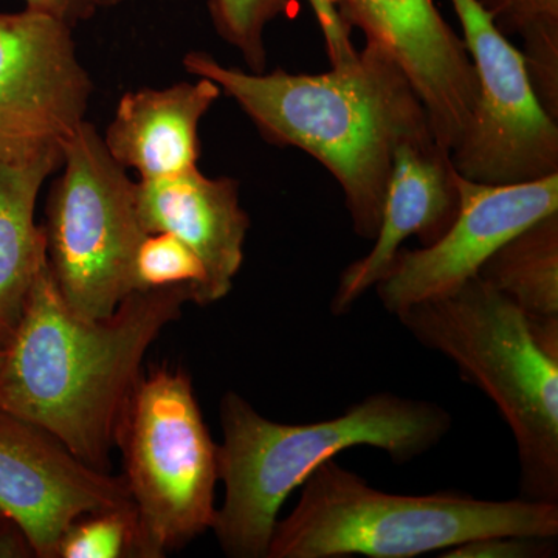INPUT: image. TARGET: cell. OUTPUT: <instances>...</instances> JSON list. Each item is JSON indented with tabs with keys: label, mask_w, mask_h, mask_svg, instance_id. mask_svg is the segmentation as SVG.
<instances>
[{
	"label": "cell",
	"mask_w": 558,
	"mask_h": 558,
	"mask_svg": "<svg viewBox=\"0 0 558 558\" xmlns=\"http://www.w3.org/2000/svg\"><path fill=\"white\" fill-rule=\"evenodd\" d=\"M116 447L135 508L130 557H167L213 527L219 446L185 371L142 373L117 422Z\"/></svg>",
	"instance_id": "cell-6"
},
{
	"label": "cell",
	"mask_w": 558,
	"mask_h": 558,
	"mask_svg": "<svg viewBox=\"0 0 558 558\" xmlns=\"http://www.w3.org/2000/svg\"><path fill=\"white\" fill-rule=\"evenodd\" d=\"M458 189L461 202L450 229L427 247L400 248L374 286L391 314L461 288L510 238L558 211V174L510 185H484L459 175Z\"/></svg>",
	"instance_id": "cell-11"
},
{
	"label": "cell",
	"mask_w": 558,
	"mask_h": 558,
	"mask_svg": "<svg viewBox=\"0 0 558 558\" xmlns=\"http://www.w3.org/2000/svg\"><path fill=\"white\" fill-rule=\"evenodd\" d=\"M61 167L43 226L47 266L73 314L110 317L134 292L135 253L148 234L138 218L137 182L86 120L62 146Z\"/></svg>",
	"instance_id": "cell-7"
},
{
	"label": "cell",
	"mask_w": 558,
	"mask_h": 558,
	"mask_svg": "<svg viewBox=\"0 0 558 558\" xmlns=\"http://www.w3.org/2000/svg\"><path fill=\"white\" fill-rule=\"evenodd\" d=\"M317 17L325 38L330 68L347 65L357 58L359 50L351 40V27L340 16L333 0H307Z\"/></svg>",
	"instance_id": "cell-23"
},
{
	"label": "cell",
	"mask_w": 558,
	"mask_h": 558,
	"mask_svg": "<svg viewBox=\"0 0 558 558\" xmlns=\"http://www.w3.org/2000/svg\"><path fill=\"white\" fill-rule=\"evenodd\" d=\"M502 35L523 40L538 100L558 120V0H478Z\"/></svg>",
	"instance_id": "cell-18"
},
{
	"label": "cell",
	"mask_w": 558,
	"mask_h": 558,
	"mask_svg": "<svg viewBox=\"0 0 558 558\" xmlns=\"http://www.w3.org/2000/svg\"><path fill=\"white\" fill-rule=\"evenodd\" d=\"M73 28L25 9L0 13V161L27 165L62 146L84 121L94 84Z\"/></svg>",
	"instance_id": "cell-9"
},
{
	"label": "cell",
	"mask_w": 558,
	"mask_h": 558,
	"mask_svg": "<svg viewBox=\"0 0 558 558\" xmlns=\"http://www.w3.org/2000/svg\"><path fill=\"white\" fill-rule=\"evenodd\" d=\"M207 282L204 264L196 253L171 233L146 234L135 253L132 289L149 290L191 284L196 304L204 306Z\"/></svg>",
	"instance_id": "cell-19"
},
{
	"label": "cell",
	"mask_w": 558,
	"mask_h": 558,
	"mask_svg": "<svg viewBox=\"0 0 558 558\" xmlns=\"http://www.w3.org/2000/svg\"><path fill=\"white\" fill-rule=\"evenodd\" d=\"M349 27L387 51L409 76L433 131L450 137L468 126L478 81L464 39L433 0H333Z\"/></svg>",
	"instance_id": "cell-12"
},
{
	"label": "cell",
	"mask_w": 558,
	"mask_h": 558,
	"mask_svg": "<svg viewBox=\"0 0 558 558\" xmlns=\"http://www.w3.org/2000/svg\"><path fill=\"white\" fill-rule=\"evenodd\" d=\"M116 510H135L123 476L89 468L47 429L0 410V515L33 557L58 558L76 520Z\"/></svg>",
	"instance_id": "cell-10"
},
{
	"label": "cell",
	"mask_w": 558,
	"mask_h": 558,
	"mask_svg": "<svg viewBox=\"0 0 558 558\" xmlns=\"http://www.w3.org/2000/svg\"><path fill=\"white\" fill-rule=\"evenodd\" d=\"M3 352H0V363H2Z\"/></svg>",
	"instance_id": "cell-26"
},
{
	"label": "cell",
	"mask_w": 558,
	"mask_h": 558,
	"mask_svg": "<svg viewBox=\"0 0 558 558\" xmlns=\"http://www.w3.org/2000/svg\"><path fill=\"white\" fill-rule=\"evenodd\" d=\"M289 3L290 0H209L208 9L216 33L240 51L248 72L264 73V32L288 10Z\"/></svg>",
	"instance_id": "cell-20"
},
{
	"label": "cell",
	"mask_w": 558,
	"mask_h": 558,
	"mask_svg": "<svg viewBox=\"0 0 558 558\" xmlns=\"http://www.w3.org/2000/svg\"><path fill=\"white\" fill-rule=\"evenodd\" d=\"M62 154L27 165L0 161V352H5L46 263V233L35 222L40 186L60 170Z\"/></svg>",
	"instance_id": "cell-16"
},
{
	"label": "cell",
	"mask_w": 558,
	"mask_h": 558,
	"mask_svg": "<svg viewBox=\"0 0 558 558\" xmlns=\"http://www.w3.org/2000/svg\"><path fill=\"white\" fill-rule=\"evenodd\" d=\"M137 209L146 233L174 234L202 260L207 274L204 306L229 295L244 263L250 229L236 179L207 178L194 168L172 178L140 180Z\"/></svg>",
	"instance_id": "cell-14"
},
{
	"label": "cell",
	"mask_w": 558,
	"mask_h": 558,
	"mask_svg": "<svg viewBox=\"0 0 558 558\" xmlns=\"http://www.w3.org/2000/svg\"><path fill=\"white\" fill-rule=\"evenodd\" d=\"M27 9L50 14L70 27L80 22L90 20L97 11L94 0H25Z\"/></svg>",
	"instance_id": "cell-24"
},
{
	"label": "cell",
	"mask_w": 558,
	"mask_h": 558,
	"mask_svg": "<svg viewBox=\"0 0 558 558\" xmlns=\"http://www.w3.org/2000/svg\"><path fill=\"white\" fill-rule=\"evenodd\" d=\"M300 487L295 509L275 524L267 558H411L490 535L558 537V502L387 494L333 458Z\"/></svg>",
	"instance_id": "cell-5"
},
{
	"label": "cell",
	"mask_w": 558,
	"mask_h": 558,
	"mask_svg": "<svg viewBox=\"0 0 558 558\" xmlns=\"http://www.w3.org/2000/svg\"><path fill=\"white\" fill-rule=\"evenodd\" d=\"M557 538L527 535H490L442 550V558H549L556 556Z\"/></svg>",
	"instance_id": "cell-22"
},
{
	"label": "cell",
	"mask_w": 558,
	"mask_h": 558,
	"mask_svg": "<svg viewBox=\"0 0 558 558\" xmlns=\"http://www.w3.org/2000/svg\"><path fill=\"white\" fill-rule=\"evenodd\" d=\"M135 510L92 513L62 535L58 558L130 557Z\"/></svg>",
	"instance_id": "cell-21"
},
{
	"label": "cell",
	"mask_w": 558,
	"mask_h": 558,
	"mask_svg": "<svg viewBox=\"0 0 558 558\" xmlns=\"http://www.w3.org/2000/svg\"><path fill=\"white\" fill-rule=\"evenodd\" d=\"M396 317L498 407L519 451L520 498L558 502V322H529L478 277Z\"/></svg>",
	"instance_id": "cell-4"
},
{
	"label": "cell",
	"mask_w": 558,
	"mask_h": 558,
	"mask_svg": "<svg viewBox=\"0 0 558 558\" xmlns=\"http://www.w3.org/2000/svg\"><path fill=\"white\" fill-rule=\"evenodd\" d=\"M478 81L468 132L451 150L461 178L484 185L558 174V124L538 100L523 53L478 0H451Z\"/></svg>",
	"instance_id": "cell-8"
},
{
	"label": "cell",
	"mask_w": 558,
	"mask_h": 558,
	"mask_svg": "<svg viewBox=\"0 0 558 558\" xmlns=\"http://www.w3.org/2000/svg\"><path fill=\"white\" fill-rule=\"evenodd\" d=\"M183 68L218 84L266 142L314 157L343 191L352 229L374 241L400 143L432 131L427 109L403 69L366 43L357 58L329 72L252 73L190 51Z\"/></svg>",
	"instance_id": "cell-2"
},
{
	"label": "cell",
	"mask_w": 558,
	"mask_h": 558,
	"mask_svg": "<svg viewBox=\"0 0 558 558\" xmlns=\"http://www.w3.org/2000/svg\"><path fill=\"white\" fill-rule=\"evenodd\" d=\"M220 424L219 481L226 497L211 531L226 556L267 558L279 510L318 465L359 446L407 464L439 446L453 417L428 400L374 392L328 421L278 424L229 391L220 400Z\"/></svg>",
	"instance_id": "cell-3"
},
{
	"label": "cell",
	"mask_w": 558,
	"mask_h": 558,
	"mask_svg": "<svg viewBox=\"0 0 558 558\" xmlns=\"http://www.w3.org/2000/svg\"><path fill=\"white\" fill-rule=\"evenodd\" d=\"M95 5L105 7V9H110V7L119 5V3L123 2V0H94Z\"/></svg>",
	"instance_id": "cell-25"
},
{
	"label": "cell",
	"mask_w": 558,
	"mask_h": 558,
	"mask_svg": "<svg viewBox=\"0 0 558 558\" xmlns=\"http://www.w3.org/2000/svg\"><path fill=\"white\" fill-rule=\"evenodd\" d=\"M196 304L191 284L134 290L110 317L84 319L44 263L0 363V410L47 429L84 464L109 472L121 410L161 330Z\"/></svg>",
	"instance_id": "cell-1"
},
{
	"label": "cell",
	"mask_w": 558,
	"mask_h": 558,
	"mask_svg": "<svg viewBox=\"0 0 558 558\" xmlns=\"http://www.w3.org/2000/svg\"><path fill=\"white\" fill-rule=\"evenodd\" d=\"M459 174L450 150L432 131L400 143L389 175L380 229L368 255L349 264L340 275L330 312L348 314L387 274L396 253L410 236L422 247L450 229L459 211Z\"/></svg>",
	"instance_id": "cell-13"
},
{
	"label": "cell",
	"mask_w": 558,
	"mask_h": 558,
	"mask_svg": "<svg viewBox=\"0 0 558 558\" xmlns=\"http://www.w3.org/2000/svg\"><path fill=\"white\" fill-rule=\"evenodd\" d=\"M222 94L208 78L165 89L126 92L106 131L110 156L140 180L172 178L197 168L199 124Z\"/></svg>",
	"instance_id": "cell-15"
},
{
	"label": "cell",
	"mask_w": 558,
	"mask_h": 558,
	"mask_svg": "<svg viewBox=\"0 0 558 558\" xmlns=\"http://www.w3.org/2000/svg\"><path fill=\"white\" fill-rule=\"evenodd\" d=\"M476 277L526 317L558 318V211L510 238Z\"/></svg>",
	"instance_id": "cell-17"
}]
</instances>
